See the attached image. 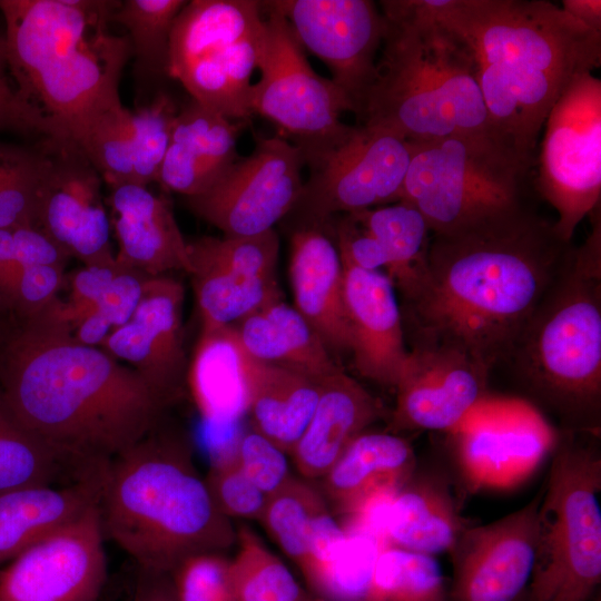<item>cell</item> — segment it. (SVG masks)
<instances>
[{
    "label": "cell",
    "instance_id": "6da1fadb",
    "mask_svg": "<svg viewBox=\"0 0 601 601\" xmlns=\"http://www.w3.org/2000/svg\"><path fill=\"white\" fill-rule=\"evenodd\" d=\"M573 247L529 205L432 234L426 277L400 305L410 347H450L492 372Z\"/></svg>",
    "mask_w": 601,
    "mask_h": 601
},
{
    "label": "cell",
    "instance_id": "7a4b0ae2",
    "mask_svg": "<svg viewBox=\"0 0 601 601\" xmlns=\"http://www.w3.org/2000/svg\"><path fill=\"white\" fill-rule=\"evenodd\" d=\"M59 298L0 337V387L21 422L76 475L105 466L169 405L134 368L78 342Z\"/></svg>",
    "mask_w": 601,
    "mask_h": 601
},
{
    "label": "cell",
    "instance_id": "3957f363",
    "mask_svg": "<svg viewBox=\"0 0 601 601\" xmlns=\"http://www.w3.org/2000/svg\"><path fill=\"white\" fill-rule=\"evenodd\" d=\"M465 47L494 130L535 156L569 83L601 63V32L546 0H432Z\"/></svg>",
    "mask_w": 601,
    "mask_h": 601
},
{
    "label": "cell",
    "instance_id": "277c9868",
    "mask_svg": "<svg viewBox=\"0 0 601 601\" xmlns=\"http://www.w3.org/2000/svg\"><path fill=\"white\" fill-rule=\"evenodd\" d=\"M114 0H0L10 63L24 96L57 140H82L121 106L119 82L130 41L109 31Z\"/></svg>",
    "mask_w": 601,
    "mask_h": 601
},
{
    "label": "cell",
    "instance_id": "5b68a950",
    "mask_svg": "<svg viewBox=\"0 0 601 601\" xmlns=\"http://www.w3.org/2000/svg\"><path fill=\"white\" fill-rule=\"evenodd\" d=\"M99 510L105 536L139 568L171 573L193 555L223 553L236 542L195 466L189 437L162 422L109 461Z\"/></svg>",
    "mask_w": 601,
    "mask_h": 601
},
{
    "label": "cell",
    "instance_id": "8992f818",
    "mask_svg": "<svg viewBox=\"0 0 601 601\" xmlns=\"http://www.w3.org/2000/svg\"><path fill=\"white\" fill-rule=\"evenodd\" d=\"M381 7L385 30L358 115L362 124L408 142L496 132L472 60L435 17L432 0H385Z\"/></svg>",
    "mask_w": 601,
    "mask_h": 601
},
{
    "label": "cell",
    "instance_id": "52a82bcc",
    "mask_svg": "<svg viewBox=\"0 0 601 601\" xmlns=\"http://www.w3.org/2000/svg\"><path fill=\"white\" fill-rule=\"evenodd\" d=\"M500 365L559 431L600 432L601 206ZM522 400V398H521Z\"/></svg>",
    "mask_w": 601,
    "mask_h": 601
},
{
    "label": "cell",
    "instance_id": "ba28073f",
    "mask_svg": "<svg viewBox=\"0 0 601 601\" xmlns=\"http://www.w3.org/2000/svg\"><path fill=\"white\" fill-rule=\"evenodd\" d=\"M410 146L401 201L421 213L432 234L529 205L535 156L497 132L452 135Z\"/></svg>",
    "mask_w": 601,
    "mask_h": 601
},
{
    "label": "cell",
    "instance_id": "9c48e42d",
    "mask_svg": "<svg viewBox=\"0 0 601 601\" xmlns=\"http://www.w3.org/2000/svg\"><path fill=\"white\" fill-rule=\"evenodd\" d=\"M551 456L529 601H588L601 580L599 434L558 430Z\"/></svg>",
    "mask_w": 601,
    "mask_h": 601
},
{
    "label": "cell",
    "instance_id": "30bf717a",
    "mask_svg": "<svg viewBox=\"0 0 601 601\" xmlns=\"http://www.w3.org/2000/svg\"><path fill=\"white\" fill-rule=\"evenodd\" d=\"M258 39L256 68L259 80L252 86L253 112L275 122L296 140L304 160L327 150L346 130L345 111H355L348 97L308 63L287 20L267 8Z\"/></svg>",
    "mask_w": 601,
    "mask_h": 601
},
{
    "label": "cell",
    "instance_id": "8fae6325",
    "mask_svg": "<svg viewBox=\"0 0 601 601\" xmlns=\"http://www.w3.org/2000/svg\"><path fill=\"white\" fill-rule=\"evenodd\" d=\"M534 187L554 208V228L568 243L601 206V80L592 72L573 79L551 108Z\"/></svg>",
    "mask_w": 601,
    "mask_h": 601
},
{
    "label": "cell",
    "instance_id": "7c38bea8",
    "mask_svg": "<svg viewBox=\"0 0 601 601\" xmlns=\"http://www.w3.org/2000/svg\"><path fill=\"white\" fill-rule=\"evenodd\" d=\"M410 160V142L398 135L366 124L347 126L327 150L305 160L312 175L294 209L303 211V226H319L335 214L401 201Z\"/></svg>",
    "mask_w": 601,
    "mask_h": 601
},
{
    "label": "cell",
    "instance_id": "4fadbf2b",
    "mask_svg": "<svg viewBox=\"0 0 601 601\" xmlns=\"http://www.w3.org/2000/svg\"><path fill=\"white\" fill-rule=\"evenodd\" d=\"M446 434L470 492L522 485L552 454L558 440V430L528 402L490 396Z\"/></svg>",
    "mask_w": 601,
    "mask_h": 601
},
{
    "label": "cell",
    "instance_id": "5bb4252c",
    "mask_svg": "<svg viewBox=\"0 0 601 601\" xmlns=\"http://www.w3.org/2000/svg\"><path fill=\"white\" fill-rule=\"evenodd\" d=\"M303 151L282 137L262 138L189 208L226 237L263 234L289 214L303 189Z\"/></svg>",
    "mask_w": 601,
    "mask_h": 601
},
{
    "label": "cell",
    "instance_id": "9a60e30c",
    "mask_svg": "<svg viewBox=\"0 0 601 601\" xmlns=\"http://www.w3.org/2000/svg\"><path fill=\"white\" fill-rule=\"evenodd\" d=\"M99 504L0 570V601H98L107 579Z\"/></svg>",
    "mask_w": 601,
    "mask_h": 601
},
{
    "label": "cell",
    "instance_id": "2e32d148",
    "mask_svg": "<svg viewBox=\"0 0 601 601\" xmlns=\"http://www.w3.org/2000/svg\"><path fill=\"white\" fill-rule=\"evenodd\" d=\"M264 4L280 13L298 42L332 72V81L359 115L373 80L385 22L368 0H275Z\"/></svg>",
    "mask_w": 601,
    "mask_h": 601
},
{
    "label": "cell",
    "instance_id": "e0dca14e",
    "mask_svg": "<svg viewBox=\"0 0 601 601\" xmlns=\"http://www.w3.org/2000/svg\"><path fill=\"white\" fill-rule=\"evenodd\" d=\"M542 489L521 509L465 529L449 554V601H519L529 591L538 546Z\"/></svg>",
    "mask_w": 601,
    "mask_h": 601
},
{
    "label": "cell",
    "instance_id": "ac0fdd59",
    "mask_svg": "<svg viewBox=\"0 0 601 601\" xmlns=\"http://www.w3.org/2000/svg\"><path fill=\"white\" fill-rule=\"evenodd\" d=\"M47 155L39 228L85 266L114 265L102 177L73 140H41Z\"/></svg>",
    "mask_w": 601,
    "mask_h": 601
},
{
    "label": "cell",
    "instance_id": "d6986e66",
    "mask_svg": "<svg viewBox=\"0 0 601 601\" xmlns=\"http://www.w3.org/2000/svg\"><path fill=\"white\" fill-rule=\"evenodd\" d=\"M395 386L390 432L454 430L487 394L491 372L445 346H412Z\"/></svg>",
    "mask_w": 601,
    "mask_h": 601
},
{
    "label": "cell",
    "instance_id": "ffe728a7",
    "mask_svg": "<svg viewBox=\"0 0 601 601\" xmlns=\"http://www.w3.org/2000/svg\"><path fill=\"white\" fill-rule=\"evenodd\" d=\"M185 289L169 276L146 277L131 317L111 331L100 348L125 361L168 404L180 394L188 364L183 339Z\"/></svg>",
    "mask_w": 601,
    "mask_h": 601
},
{
    "label": "cell",
    "instance_id": "44dd1931",
    "mask_svg": "<svg viewBox=\"0 0 601 601\" xmlns=\"http://www.w3.org/2000/svg\"><path fill=\"white\" fill-rule=\"evenodd\" d=\"M342 265L354 367L361 376L395 388L408 356L395 288L382 270Z\"/></svg>",
    "mask_w": 601,
    "mask_h": 601
},
{
    "label": "cell",
    "instance_id": "7402d4cb",
    "mask_svg": "<svg viewBox=\"0 0 601 601\" xmlns=\"http://www.w3.org/2000/svg\"><path fill=\"white\" fill-rule=\"evenodd\" d=\"M110 189L117 265L147 277L173 270L190 274L188 243L168 200L132 183Z\"/></svg>",
    "mask_w": 601,
    "mask_h": 601
},
{
    "label": "cell",
    "instance_id": "603a6c76",
    "mask_svg": "<svg viewBox=\"0 0 601 601\" xmlns=\"http://www.w3.org/2000/svg\"><path fill=\"white\" fill-rule=\"evenodd\" d=\"M289 278L295 309L314 328L333 356L349 354L343 265L335 243L319 226H300L293 233Z\"/></svg>",
    "mask_w": 601,
    "mask_h": 601
},
{
    "label": "cell",
    "instance_id": "cb8c5ba5",
    "mask_svg": "<svg viewBox=\"0 0 601 601\" xmlns=\"http://www.w3.org/2000/svg\"><path fill=\"white\" fill-rule=\"evenodd\" d=\"M237 125L191 99L178 110L157 183L193 197L209 189L237 160Z\"/></svg>",
    "mask_w": 601,
    "mask_h": 601
},
{
    "label": "cell",
    "instance_id": "d4e9b609",
    "mask_svg": "<svg viewBox=\"0 0 601 601\" xmlns=\"http://www.w3.org/2000/svg\"><path fill=\"white\" fill-rule=\"evenodd\" d=\"M107 465L63 485L0 493V565L99 504Z\"/></svg>",
    "mask_w": 601,
    "mask_h": 601
},
{
    "label": "cell",
    "instance_id": "484cf974",
    "mask_svg": "<svg viewBox=\"0 0 601 601\" xmlns=\"http://www.w3.org/2000/svg\"><path fill=\"white\" fill-rule=\"evenodd\" d=\"M384 416L382 403L341 368L322 382L314 413L289 455L303 476L323 477L348 444Z\"/></svg>",
    "mask_w": 601,
    "mask_h": 601
},
{
    "label": "cell",
    "instance_id": "4316f807",
    "mask_svg": "<svg viewBox=\"0 0 601 601\" xmlns=\"http://www.w3.org/2000/svg\"><path fill=\"white\" fill-rule=\"evenodd\" d=\"M187 383L208 437L228 439L243 432L248 406L245 354L231 326L201 331Z\"/></svg>",
    "mask_w": 601,
    "mask_h": 601
},
{
    "label": "cell",
    "instance_id": "83f0119b",
    "mask_svg": "<svg viewBox=\"0 0 601 601\" xmlns=\"http://www.w3.org/2000/svg\"><path fill=\"white\" fill-rule=\"evenodd\" d=\"M411 443L393 432H363L323 476L324 489L343 518L374 496L395 493L415 472Z\"/></svg>",
    "mask_w": 601,
    "mask_h": 601
},
{
    "label": "cell",
    "instance_id": "f1b7e54d",
    "mask_svg": "<svg viewBox=\"0 0 601 601\" xmlns=\"http://www.w3.org/2000/svg\"><path fill=\"white\" fill-rule=\"evenodd\" d=\"M470 525L443 477L413 473L387 508L384 534L387 546L435 556L450 554Z\"/></svg>",
    "mask_w": 601,
    "mask_h": 601
},
{
    "label": "cell",
    "instance_id": "f546056e",
    "mask_svg": "<svg viewBox=\"0 0 601 601\" xmlns=\"http://www.w3.org/2000/svg\"><path fill=\"white\" fill-rule=\"evenodd\" d=\"M252 358L322 382L341 367L324 342L282 297L230 325Z\"/></svg>",
    "mask_w": 601,
    "mask_h": 601
},
{
    "label": "cell",
    "instance_id": "4dcf8cb0",
    "mask_svg": "<svg viewBox=\"0 0 601 601\" xmlns=\"http://www.w3.org/2000/svg\"><path fill=\"white\" fill-rule=\"evenodd\" d=\"M244 354L252 430L290 454L314 413L323 381Z\"/></svg>",
    "mask_w": 601,
    "mask_h": 601
},
{
    "label": "cell",
    "instance_id": "1f68e13d",
    "mask_svg": "<svg viewBox=\"0 0 601 601\" xmlns=\"http://www.w3.org/2000/svg\"><path fill=\"white\" fill-rule=\"evenodd\" d=\"M262 1H187L175 19L168 76L191 61L256 35L263 26Z\"/></svg>",
    "mask_w": 601,
    "mask_h": 601
},
{
    "label": "cell",
    "instance_id": "d6a6232c",
    "mask_svg": "<svg viewBox=\"0 0 601 601\" xmlns=\"http://www.w3.org/2000/svg\"><path fill=\"white\" fill-rule=\"evenodd\" d=\"M260 30L191 61L171 78L177 79L200 105L230 120L247 118L253 114L250 78L257 65Z\"/></svg>",
    "mask_w": 601,
    "mask_h": 601
},
{
    "label": "cell",
    "instance_id": "836d02e7",
    "mask_svg": "<svg viewBox=\"0 0 601 601\" xmlns=\"http://www.w3.org/2000/svg\"><path fill=\"white\" fill-rule=\"evenodd\" d=\"M351 215L376 239L385 256V274L402 303L408 300L427 274L432 231L424 217L405 201Z\"/></svg>",
    "mask_w": 601,
    "mask_h": 601
},
{
    "label": "cell",
    "instance_id": "e575fe53",
    "mask_svg": "<svg viewBox=\"0 0 601 601\" xmlns=\"http://www.w3.org/2000/svg\"><path fill=\"white\" fill-rule=\"evenodd\" d=\"M201 331L230 326L282 297L275 277H249L217 265L190 260Z\"/></svg>",
    "mask_w": 601,
    "mask_h": 601
},
{
    "label": "cell",
    "instance_id": "d590c367",
    "mask_svg": "<svg viewBox=\"0 0 601 601\" xmlns=\"http://www.w3.org/2000/svg\"><path fill=\"white\" fill-rule=\"evenodd\" d=\"M184 0H125L114 10L110 21L127 30L139 80L168 76L170 33Z\"/></svg>",
    "mask_w": 601,
    "mask_h": 601
},
{
    "label": "cell",
    "instance_id": "8d00e7d4",
    "mask_svg": "<svg viewBox=\"0 0 601 601\" xmlns=\"http://www.w3.org/2000/svg\"><path fill=\"white\" fill-rule=\"evenodd\" d=\"M76 475L17 416L0 387V493Z\"/></svg>",
    "mask_w": 601,
    "mask_h": 601
},
{
    "label": "cell",
    "instance_id": "74e56055",
    "mask_svg": "<svg viewBox=\"0 0 601 601\" xmlns=\"http://www.w3.org/2000/svg\"><path fill=\"white\" fill-rule=\"evenodd\" d=\"M365 601H449L435 556L395 546L381 550Z\"/></svg>",
    "mask_w": 601,
    "mask_h": 601
},
{
    "label": "cell",
    "instance_id": "f35d334b",
    "mask_svg": "<svg viewBox=\"0 0 601 601\" xmlns=\"http://www.w3.org/2000/svg\"><path fill=\"white\" fill-rule=\"evenodd\" d=\"M236 542L230 560L236 601H306L289 569L252 529L240 526Z\"/></svg>",
    "mask_w": 601,
    "mask_h": 601
},
{
    "label": "cell",
    "instance_id": "ab89813d",
    "mask_svg": "<svg viewBox=\"0 0 601 601\" xmlns=\"http://www.w3.org/2000/svg\"><path fill=\"white\" fill-rule=\"evenodd\" d=\"M325 506L324 500L314 489L294 477L267 499L259 521L299 569L307 554L311 522Z\"/></svg>",
    "mask_w": 601,
    "mask_h": 601
},
{
    "label": "cell",
    "instance_id": "60d3db41",
    "mask_svg": "<svg viewBox=\"0 0 601 601\" xmlns=\"http://www.w3.org/2000/svg\"><path fill=\"white\" fill-rule=\"evenodd\" d=\"M382 549L368 534L346 532L345 540L311 587L326 601H365Z\"/></svg>",
    "mask_w": 601,
    "mask_h": 601
},
{
    "label": "cell",
    "instance_id": "b9f144b4",
    "mask_svg": "<svg viewBox=\"0 0 601 601\" xmlns=\"http://www.w3.org/2000/svg\"><path fill=\"white\" fill-rule=\"evenodd\" d=\"M79 147L110 188L132 183V111L124 105L98 118L79 142Z\"/></svg>",
    "mask_w": 601,
    "mask_h": 601
},
{
    "label": "cell",
    "instance_id": "7bdbcfd3",
    "mask_svg": "<svg viewBox=\"0 0 601 601\" xmlns=\"http://www.w3.org/2000/svg\"><path fill=\"white\" fill-rule=\"evenodd\" d=\"M47 155L39 145L20 149L0 181V229L39 228Z\"/></svg>",
    "mask_w": 601,
    "mask_h": 601
},
{
    "label": "cell",
    "instance_id": "ee69618b",
    "mask_svg": "<svg viewBox=\"0 0 601 601\" xmlns=\"http://www.w3.org/2000/svg\"><path fill=\"white\" fill-rule=\"evenodd\" d=\"M279 240L270 229L240 237H201L188 243L189 260H201L249 276L275 277Z\"/></svg>",
    "mask_w": 601,
    "mask_h": 601
},
{
    "label": "cell",
    "instance_id": "f6af8a7d",
    "mask_svg": "<svg viewBox=\"0 0 601 601\" xmlns=\"http://www.w3.org/2000/svg\"><path fill=\"white\" fill-rule=\"evenodd\" d=\"M146 277L121 268L72 327L75 338L87 346H100L111 331L124 325L134 314Z\"/></svg>",
    "mask_w": 601,
    "mask_h": 601
},
{
    "label": "cell",
    "instance_id": "bcb514c9",
    "mask_svg": "<svg viewBox=\"0 0 601 601\" xmlns=\"http://www.w3.org/2000/svg\"><path fill=\"white\" fill-rule=\"evenodd\" d=\"M177 112L175 102L165 93L158 95L150 105L132 112V184L147 187L157 181Z\"/></svg>",
    "mask_w": 601,
    "mask_h": 601
},
{
    "label": "cell",
    "instance_id": "7dc6e473",
    "mask_svg": "<svg viewBox=\"0 0 601 601\" xmlns=\"http://www.w3.org/2000/svg\"><path fill=\"white\" fill-rule=\"evenodd\" d=\"M69 255L36 227L0 229V315L8 313L16 282L27 265L65 266Z\"/></svg>",
    "mask_w": 601,
    "mask_h": 601
},
{
    "label": "cell",
    "instance_id": "c3c4849f",
    "mask_svg": "<svg viewBox=\"0 0 601 601\" xmlns=\"http://www.w3.org/2000/svg\"><path fill=\"white\" fill-rule=\"evenodd\" d=\"M170 574L178 601H236L230 560L223 553L193 555Z\"/></svg>",
    "mask_w": 601,
    "mask_h": 601
},
{
    "label": "cell",
    "instance_id": "681fc988",
    "mask_svg": "<svg viewBox=\"0 0 601 601\" xmlns=\"http://www.w3.org/2000/svg\"><path fill=\"white\" fill-rule=\"evenodd\" d=\"M0 131L41 140L57 139L42 111L22 92L13 73L4 29H0Z\"/></svg>",
    "mask_w": 601,
    "mask_h": 601
},
{
    "label": "cell",
    "instance_id": "f907efd6",
    "mask_svg": "<svg viewBox=\"0 0 601 601\" xmlns=\"http://www.w3.org/2000/svg\"><path fill=\"white\" fill-rule=\"evenodd\" d=\"M236 463L267 496L276 493L292 479L286 453L254 430L243 432Z\"/></svg>",
    "mask_w": 601,
    "mask_h": 601
},
{
    "label": "cell",
    "instance_id": "816d5d0a",
    "mask_svg": "<svg viewBox=\"0 0 601 601\" xmlns=\"http://www.w3.org/2000/svg\"><path fill=\"white\" fill-rule=\"evenodd\" d=\"M205 480L217 506L227 518L259 521L268 496L247 477L236 460L210 466Z\"/></svg>",
    "mask_w": 601,
    "mask_h": 601
},
{
    "label": "cell",
    "instance_id": "f5cc1de1",
    "mask_svg": "<svg viewBox=\"0 0 601 601\" xmlns=\"http://www.w3.org/2000/svg\"><path fill=\"white\" fill-rule=\"evenodd\" d=\"M63 272L65 266L27 265L16 282L8 313L16 319H24L46 309L58 298Z\"/></svg>",
    "mask_w": 601,
    "mask_h": 601
},
{
    "label": "cell",
    "instance_id": "db71d44e",
    "mask_svg": "<svg viewBox=\"0 0 601 601\" xmlns=\"http://www.w3.org/2000/svg\"><path fill=\"white\" fill-rule=\"evenodd\" d=\"M120 269L121 267L116 263L114 265H89L75 272L70 279L68 300H59L61 318L72 328L100 297Z\"/></svg>",
    "mask_w": 601,
    "mask_h": 601
},
{
    "label": "cell",
    "instance_id": "11a10c76",
    "mask_svg": "<svg viewBox=\"0 0 601 601\" xmlns=\"http://www.w3.org/2000/svg\"><path fill=\"white\" fill-rule=\"evenodd\" d=\"M335 235L343 264L370 272L385 269L386 260L378 243L351 214L343 215Z\"/></svg>",
    "mask_w": 601,
    "mask_h": 601
},
{
    "label": "cell",
    "instance_id": "9f6ffc18",
    "mask_svg": "<svg viewBox=\"0 0 601 601\" xmlns=\"http://www.w3.org/2000/svg\"><path fill=\"white\" fill-rule=\"evenodd\" d=\"M560 7L582 24L601 32L600 0H563Z\"/></svg>",
    "mask_w": 601,
    "mask_h": 601
},
{
    "label": "cell",
    "instance_id": "6f0895ef",
    "mask_svg": "<svg viewBox=\"0 0 601 601\" xmlns=\"http://www.w3.org/2000/svg\"><path fill=\"white\" fill-rule=\"evenodd\" d=\"M19 149H20V146L4 144L0 141V181L4 177L11 162L16 158Z\"/></svg>",
    "mask_w": 601,
    "mask_h": 601
}]
</instances>
